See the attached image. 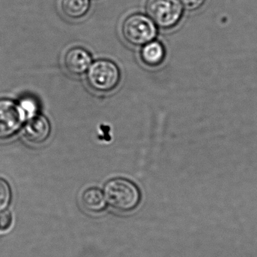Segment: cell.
<instances>
[{"mask_svg": "<svg viewBox=\"0 0 257 257\" xmlns=\"http://www.w3.org/2000/svg\"><path fill=\"white\" fill-rule=\"evenodd\" d=\"M12 216L10 211L7 210L0 211V231H7L12 225Z\"/></svg>", "mask_w": 257, "mask_h": 257, "instance_id": "obj_13", "label": "cell"}, {"mask_svg": "<svg viewBox=\"0 0 257 257\" xmlns=\"http://www.w3.org/2000/svg\"><path fill=\"white\" fill-rule=\"evenodd\" d=\"M164 58V49L158 42H150L143 45L141 59L148 66H155L161 63Z\"/></svg>", "mask_w": 257, "mask_h": 257, "instance_id": "obj_9", "label": "cell"}, {"mask_svg": "<svg viewBox=\"0 0 257 257\" xmlns=\"http://www.w3.org/2000/svg\"><path fill=\"white\" fill-rule=\"evenodd\" d=\"M104 196L110 206L121 211H130L137 208L140 202L138 187L129 180L115 178L104 187Z\"/></svg>", "mask_w": 257, "mask_h": 257, "instance_id": "obj_1", "label": "cell"}, {"mask_svg": "<svg viewBox=\"0 0 257 257\" xmlns=\"http://www.w3.org/2000/svg\"><path fill=\"white\" fill-rule=\"evenodd\" d=\"M51 133V126L46 117L35 115L30 118L24 127V135L29 142L40 144L45 142Z\"/></svg>", "mask_w": 257, "mask_h": 257, "instance_id": "obj_7", "label": "cell"}, {"mask_svg": "<svg viewBox=\"0 0 257 257\" xmlns=\"http://www.w3.org/2000/svg\"><path fill=\"white\" fill-rule=\"evenodd\" d=\"M25 113L20 104L11 99H0V139L13 136L25 121Z\"/></svg>", "mask_w": 257, "mask_h": 257, "instance_id": "obj_5", "label": "cell"}, {"mask_svg": "<svg viewBox=\"0 0 257 257\" xmlns=\"http://www.w3.org/2000/svg\"><path fill=\"white\" fill-rule=\"evenodd\" d=\"M20 105L25 113L27 118H31L33 116L36 115L37 111V104L31 98H26L23 99Z\"/></svg>", "mask_w": 257, "mask_h": 257, "instance_id": "obj_12", "label": "cell"}, {"mask_svg": "<svg viewBox=\"0 0 257 257\" xmlns=\"http://www.w3.org/2000/svg\"><path fill=\"white\" fill-rule=\"evenodd\" d=\"M81 202L84 208L91 212H101L106 208L105 196L98 188L86 190L81 196Z\"/></svg>", "mask_w": 257, "mask_h": 257, "instance_id": "obj_8", "label": "cell"}, {"mask_svg": "<svg viewBox=\"0 0 257 257\" xmlns=\"http://www.w3.org/2000/svg\"><path fill=\"white\" fill-rule=\"evenodd\" d=\"M122 34L128 43L137 46L144 45L155 39L156 26L149 17L142 14H134L124 21Z\"/></svg>", "mask_w": 257, "mask_h": 257, "instance_id": "obj_3", "label": "cell"}, {"mask_svg": "<svg viewBox=\"0 0 257 257\" xmlns=\"http://www.w3.org/2000/svg\"><path fill=\"white\" fill-rule=\"evenodd\" d=\"M87 80L90 87L96 91H112L120 81V71L117 65L110 60H97L88 69Z\"/></svg>", "mask_w": 257, "mask_h": 257, "instance_id": "obj_2", "label": "cell"}, {"mask_svg": "<svg viewBox=\"0 0 257 257\" xmlns=\"http://www.w3.org/2000/svg\"><path fill=\"white\" fill-rule=\"evenodd\" d=\"M180 1L182 3L183 6L189 11L199 9L205 3V0H180Z\"/></svg>", "mask_w": 257, "mask_h": 257, "instance_id": "obj_14", "label": "cell"}, {"mask_svg": "<svg viewBox=\"0 0 257 257\" xmlns=\"http://www.w3.org/2000/svg\"><path fill=\"white\" fill-rule=\"evenodd\" d=\"M12 199V190L10 186L0 178V211L7 209Z\"/></svg>", "mask_w": 257, "mask_h": 257, "instance_id": "obj_11", "label": "cell"}, {"mask_svg": "<svg viewBox=\"0 0 257 257\" xmlns=\"http://www.w3.org/2000/svg\"><path fill=\"white\" fill-rule=\"evenodd\" d=\"M146 12L158 27L172 28L181 20L184 6L180 0H147Z\"/></svg>", "mask_w": 257, "mask_h": 257, "instance_id": "obj_4", "label": "cell"}, {"mask_svg": "<svg viewBox=\"0 0 257 257\" xmlns=\"http://www.w3.org/2000/svg\"><path fill=\"white\" fill-rule=\"evenodd\" d=\"M92 56L85 49L79 47L69 49L65 54L64 66L71 75H81L92 65Z\"/></svg>", "mask_w": 257, "mask_h": 257, "instance_id": "obj_6", "label": "cell"}, {"mask_svg": "<svg viewBox=\"0 0 257 257\" xmlns=\"http://www.w3.org/2000/svg\"><path fill=\"white\" fill-rule=\"evenodd\" d=\"M90 0H62L61 9L68 18L78 19L89 12Z\"/></svg>", "mask_w": 257, "mask_h": 257, "instance_id": "obj_10", "label": "cell"}]
</instances>
